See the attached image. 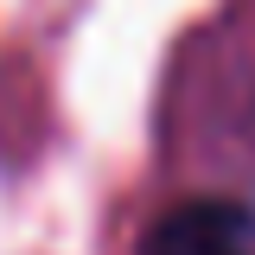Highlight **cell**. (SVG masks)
<instances>
[{
  "mask_svg": "<svg viewBox=\"0 0 255 255\" xmlns=\"http://www.w3.org/2000/svg\"><path fill=\"white\" fill-rule=\"evenodd\" d=\"M147 255H255V217L217 198L179 204L147 230Z\"/></svg>",
  "mask_w": 255,
  "mask_h": 255,
  "instance_id": "6da1fadb",
  "label": "cell"
}]
</instances>
